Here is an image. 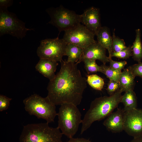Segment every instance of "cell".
Returning <instances> with one entry per match:
<instances>
[{
    "instance_id": "obj_1",
    "label": "cell",
    "mask_w": 142,
    "mask_h": 142,
    "mask_svg": "<svg viewBox=\"0 0 142 142\" xmlns=\"http://www.w3.org/2000/svg\"><path fill=\"white\" fill-rule=\"evenodd\" d=\"M60 63L59 71L48 84L47 96L55 105L67 103L77 106L87 87V79L82 75L76 63L63 60Z\"/></svg>"
},
{
    "instance_id": "obj_19",
    "label": "cell",
    "mask_w": 142,
    "mask_h": 142,
    "mask_svg": "<svg viewBox=\"0 0 142 142\" xmlns=\"http://www.w3.org/2000/svg\"><path fill=\"white\" fill-rule=\"evenodd\" d=\"M136 38L131 46L132 56L134 60L138 63L142 59V44L141 39V31L139 29L136 30Z\"/></svg>"
},
{
    "instance_id": "obj_23",
    "label": "cell",
    "mask_w": 142,
    "mask_h": 142,
    "mask_svg": "<svg viewBox=\"0 0 142 142\" xmlns=\"http://www.w3.org/2000/svg\"><path fill=\"white\" fill-rule=\"evenodd\" d=\"M112 38V49L113 52H118L127 48L124 40L116 37L115 35L114 32H113Z\"/></svg>"
},
{
    "instance_id": "obj_8",
    "label": "cell",
    "mask_w": 142,
    "mask_h": 142,
    "mask_svg": "<svg viewBox=\"0 0 142 142\" xmlns=\"http://www.w3.org/2000/svg\"><path fill=\"white\" fill-rule=\"evenodd\" d=\"M67 43L58 36L54 39H47L41 40L38 48L37 53L40 59H47L60 62L62 57L65 55Z\"/></svg>"
},
{
    "instance_id": "obj_31",
    "label": "cell",
    "mask_w": 142,
    "mask_h": 142,
    "mask_svg": "<svg viewBox=\"0 0 142 142\" xmlns=\"http://www.w3.org/2000/svg\"><path fill=\"white\" fill-rule=\"evenodd\" d=\"M130 142H142V135L134 137L133 139Z\"/></svg>"
},
{
    "instance_id": "obj_21",
    "label": "cell",
    "mask_w": 142,
    "mask_h": 142,
    "mask_svg": "<svg viewBox=\"0 0 142 142\" xmlns=\"http://www.w3.org/2000/svg\"><path fill=\"white\" fill-rule=\"evenodd\" d=\"M87 82L93 88L99 90L102 89L104 84L103 79L96 74L88 75Z\"/></svg>"
},
{
    "instance_id": "obj_9",
    "label": "cell",
    "mask_w": 142,
    "mask_h": 142,
    "mask_svg": "<svg viewBox=\"0 0 142 142\" xmlns=\"http://www.w3.org/2000/svg\"><path fill=\"white\" fill-rule=\"evenodd\" d=\"M95 35L83 24L65 31L63 39L83 49L94 42Z\"/></svg>"
},
{
    "instance_id": "obj_5",
    "label": "cell",
    "mask_w": 142,
    "mask_h": 142,
    "mask_svg": "<svg viewBox=\"0 0 142 142\" xmlns=\"http://www.w3.org/2000/svg\"><path fill=\"white\" fill-rule=\"evenodd\" d=\"M26 111L30 115L45 120L49 123L54 121L57 115L55 105L47 96L43 98L34 94L23 100Z\"/></svg>"
},
{
    "instance_id": "obj_24",
    "label": "cell",
    "mask_w": 142,
    "mask_h": 142,
    "mask_svg": "<svg viewBox=\"0 0 142 142\" xmlns=\"http://www.w3.org/2000/svg\"><path fill=\"white\" fill-rule=\"evenodd\" d=\"M132 56L131 46L127 47L125 49L118 52H112L111 57H115L119 58L126 59Z\"/></svg>"
},
{
    "instance_id": "obj_20",
    "label": "cell",
    "mask_w": 142,
    "mask_h": 142,
    "mask_svg": "<svg viewBox=\"0 0 142 142\" xmlns=\"http://www.w3.org/2000/svg\"><path fill=\"white\" fill-rule=\"evenodd\" d=\"M101 72L105 74L109 80L119 82L121 74V70L114 69L110 66L103 64L100 66Z\"/></svg>"
},
{
    "instance_id": "obj_26",
    "label": "cell",
    "mask_w": 142,
    "mask_h": 142,
    "mask_svg": "<svg viewBox=\"0 0 142 142\" xmlns=\"http://www.w3.org/2000/svg\"><path fill=\"white\" fill-rule=\"evenodd\" d=\"M12 98L2 94L0 95V111H2L7 109L9 106Z\"/></svg>"
},
{
    "instance_id": "obj_10",
    "label": "cell",
    "mask_w": 142,
    "mask_h": 142,
    "mask_svg": "<svg viewBox=\"0 0 142 142\" xmlns=\"http://www.w3.org/2000/svg\"><path fill=\"white\" fill-rule=\"evenodd\" d=\"M124 130L134 137L142 135V110L136 108L125 111Z\"/></svg>"
},
{
    "instance_id": "obj_16",
    "label": "cell",
    "mask_w": 142,
    "mask_h": 142,
    "mask_svg": "<svg viewBox=\"0 0 142 142\" xmlns=\"http://www.w3.org/2000/svg\"><path fill=\"white\" fill-rule=\"evenodd\" d=\"M135 77L129 67L124 69L121 72L119 82L120 89L122 92L133 90Z\"/></svg>"
},
{
    "instance_id": "obj_22",
    "label": "cell",
    "mask_w": 142,
    "mask_h": 142,
    "mask_svg": "<svg viewBox=\"0 0 142 142\" xmlns=\"http://www.w3.org/2000/svg\"><path fill=\"white\" fill-rule=\"evenodd\" d=\"M84 64L85 69L88 74L101 71L100 66L96 63L95 60L87 58H84L82 60Z\"/></svg>"
},
{
    "instance_id": "obj_13",
    "label": "cell",
    "mask_w": 142,
    "mask_h": 142,
    "mask_svg": "<svg viewBox=\"0 0 142 142\" xmlns=\"http://www.w3.org/2000/svg\"><path fill=\"white\" fill-rule=\"evenodd\" d=\"M125 111L123 109L118 108L112 112L107 117L103 124L109 131L113 133L120 132L124 130Z\"/></svg>"
},
{
    "instance_id": "obj_6",
    "label": "cell",
    "mask_w": 142,
    "mask_h": 142,
    "mask_svg": "<svg viewBox=\"0 0 142 142\" xmlns=\"http://www.w3.org/2000/svg\"><path fill=\"white\" fill-rule=\"evenodd\" d=\"M46 11L51 18L48 23L56 27L59 33L80 24L81 15L77 14L75 12L66 8L62 5L55 8H49Z\"/></svg>"
},
{
    "instance_id": "obj_30",
    "label": "cell",
    "mask_w": 142,
    "mask_h": 142,
    "mask_svg": "<svg viewBox=\"0 0 142 142\" xmlns=\"http://www.w3.org/2000/svg\"><path fill=\"white\" fill-rule=\"evenodd\" d=\"M67 142H92L89 140L83 138H72L69 139Z\"/></svg>"
},
{
    "instance_id": "obj_4",
    "label": "cell",
    "mask_w": 142,
    "mask_h": 142,
    "mask_svg": "<svg viewBox=\"0 0 142 142\" xmlns=\"http://www.w3.org/2000/svg\"><path fill=\"white\" fill-rule=\"evenodd\" d=\"M57 113L58 126L63 135L70 139L77 131L82 123V115L77 106L65 103L61 105Z\"/></svg>"
},
{
    "instance_id": "obj_29",
    "label": "cell",
    "mask_w": 142,
    "mask_h": 142,
    "mask_svg": "<svg viewBox=\"0 0 142 142\" xmlns=\"http://www.w3.org/2000/svg\"><path fill=\"white\" fill-rule=\"evenodd\" d=\"M12 0H0V9H7V8L12 5Z\"/></svg>"
},
{
    "instance_id": "obj_11",
    "label": "cell",
    "mask_w": 142,
    "mask_h": 142,
    "mask_svg": "<svg viewBox=\"0 0 142 142\" xmlns=\"http://www.w3.org/2000/svg\"><path fill=\"white\" fill-rule=\"evenodd\" d=\"M81 15V22L95 35H96L102 27L99 9L92 7L85 9Z\"/></svg>"
},
{
    "instance_id": "obj_3",
    "label": "cell",
    "mask_w": 142,
    "mask_h": 142,
    "mask_svg": "<svg viewBox=\"0 0 142 142\" xmlns=\"http://www.w3.org/2000/svg\"><path fill=\"white\" fill-rule=\"evenodd\" d=\"M62 135L57 127H50L47 122L28 124L23 126L19 142H63Z\"/></svg>"
},
{
    "instance_id": "obj_27",
    "label": "cell",
    "mask_w": 142,
    "mask_h": 142,
    "mask_svg": "<svg viewBox=\"0 0 142 142\" xmlns=\"http://www.w3.org/2000/svg\"><path fill=\"white\" fill-rule=\"evenodd\" d=\"M109 62H110V66L111 67L121 71L124 68L127 64V62L125 61H115L113 60L111 58H109Z\"/></svg>"
},
{
    "instance_id": "obj_12",
    "label": "cell",
    "mask_w": 142,
    "mask_h": 142,
    "mask_svg": "<svg viewBox=\"0 0 142 142\" xmlns=\"http://www.w3.org/2000/svg\"><path fill=\"white\" fill-rule=\"evenodd\" d=\"M106 49L95 41L83 49V55L79 63L82 62L84 58H87L95 60H99L103 64H105L109 62V58L106 55Z\"/></svg>"
},
{
    "instance_id": "obj_28",
    "label": "cell",
    "mask_w": 142,
    "mask_h": 142,
    "mask_svg": "<svg viewBox=\"0 0 142 142\" xmlns=\"http://www.w3.org/2000/svg\"><path fill=\"white\" fill-rule=\"evenodd\" d=\"M129 67L135 77L138 76L142 78V62L138 63Z\"/></svg>"
},
{
    "instance_id": "obj_25",
    "label": "cell",
    "mask_w": 142,
    "mask_h": 142,
    "mask_svg": "<svg viewBox=\"0 0 142 142\" xmlns=\"http://www.w3.org/2000/svg\"><path fill=\"white\" fill-rule=\"evenodd\" d=\"M119 82L109 80L108 84L107 91L110 95H112L120 89Z\"/></svg>"
},
{
    "instance_id": "obj_2",
    "label": "cell",
    "mask_w": 142,
    "mask_h": 142,
    "mask_svg": "<svg viewBox=\"0 0 142 142\" xmlns=\"http://www.w3.org/2000/svg\"><path fill=\"white\" fill-rule=\"evenodd\" d=\"M122 92L120 89L109 96L96 98L82 119L80 134L89 129L94 122L101 120L112 113L120 102Z\"/></svg>"
},
{
    "instance_id": "obj_17",
    "label": "cell",
    "mask_w": 142,
    "mask_h": 142,
    "mask_svg": "<svg viewBox=\"0 0 142 142\" xmlns=\"http://www.w3.org/2000/svg\"><path fill=\"white\" fill-rule=\"evenodd\" d=\"M83 49L71 43L67 44L65 55L68 57L67 61L78 64L82 57Z\"/></svg>"
},
{
    "instance_id": "obj_15",
    "label": "cell",
    "mask_w": 142,
    "mask_h": 142,
    "mask_svg": "<svg viewBox=\"0 0 142 142\" xmlns=\"http://www.w3.org/2000/svg\"><path fill=\"white\" fill-rule=\"evenodd\" d=\"M97 42L108 51L109 58H111L113 52L112 49V38L109 29L106 27H102L96 35Z\"/></svg>"
},
{
    "instance_id": "obj_7",
    "label": "cell",
    "mask_w": 142,
    "mask_h": 142,
    "mask_svg": "<svg viewBox=\"0 0 142 142\" xmlns=\"http://www.w3.org/2000/svg\"><path fill=\"white\" fill-rule=\"evenodd\" d=\"M33 28L26 27L25 23L19 19L16 14L7 9H0V35L9 34L22 39L27 32Z\"/></svg>"
},
{
    "instance_id": "obj_14",
    "label": "cell",
    "mask_w": 142,
    "mask_h": 142,
    "mask_svg": "<svg viewBox=\"0 0 142 142\" xmlns=\"http://www.w3.org/2000/svg\"><path fill=\"white\" fill-rule=\"evenodd\" d=\"M58 64L57 62L55 61L40 59L35 68L37 71L50 81L54 79L55 76V72Z\"/></svg>"
},
{
    "instance_id": "obj_18",
    "label": "cell",
    "mask_w": 142,
    "mask_h": 142,
    "mask_svg": "<svg viewBox=\"0 0 142 142\" xmlns=\"http://www.w3.org/2000/svg\"><path fill=\"white\" fill-rule=\"evenodd\" d=\"M120 102L122 103L124 111L137 108V100L135 92L133 90H129L122 95Z\"/></svg>"
}]
</instances>
